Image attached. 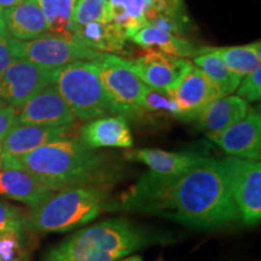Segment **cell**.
I'll list each match as a JSON object with an SVG mask.
<instances>
[{"label": "cell", "instance_id": "cell-1", "mask_svg": "<svg viewBox=\"0 0 261 261\" xmlns=\"http://www.w3.org/2000/svg\"><path fill=\"white\" fill-rule=\"evenodd\" d=\"M104 211L156 215L196 228H218L241 220L223 162L205 156L175 175L144 173L107 201Z\"/></svg>", "mask_w": 261, "mask_h": 261}, {"label": "cell", "instance_id": "cell-2", "mask_svg": "<svg viewBox=\"0 0 261 261\" xmlns=\"http://www.w3.org/2000/svg\"><path fill=\"white\" fill-rule=\"evenodd\" d=\"M2 167L25 169L52 191L106 187L108 178L104 156L70 138L48 143L17 158H2Z\"/></svg>", "mask_w": 261, "mask_h": 261}, {"label": "cell", "instance_id": "cell-3", "mask_svg": "<svg viewBox=\"0 0 261 261\" xmlns=\"http://www.w3.org/2000/svg\"><path fill=\"white\" fill-rule=\"evenodd\" d=\"M159 241L161 237L148 228L117 218L70 234L41 261H116Z\"/></svg>", "mask_w": 261, "mask_h": 261}, {"label": "cell", "instance_id": "cell-4", "mask_svg": "<svg viewBox=\"0 0 261 261\" xmlns=\"http://www.w3.org/2000/svg\"><path fill=\"white\" fill-rule=\"evenodd\" d=\"M106 187H80L55 191L46 201L25 213L32 232L61 233L85 225L104 211Z\"/></svg>", "mask_w": 261, "mask_h": 261}, {"label": "cell", "instance_id": "cell-5", "mask_svg": "<svg viewBox=\"0 0 261 261\" xmlns=\"http://www.w3.org/2000/svg\"><path fill=\"white\" fill-rule=\"evenodd\" d=\"M55 85L75 119L90 120L117 115L100 83L96 62H74L58 68Z\"/></svg>", "mask_w": 261, "mask_h": 261}, {"label": "cell", "instance_id": "cell-6", "mask_svg": "<svg viewBox=\"0 0 261 261\" xmlns=\"http://www.w3.org/2000/svg\"><path fill=\"white\" fill-rule=\"evenodd\" d=\"M94 62L103 89L117 115L125 116L126 119L138 116L146 85L133 73L128 61L116 55L103 54L99 60Z\"/></svg>", "mask_w": 261, "mask_h": 261}, {"label": "cell", "instance_id": "cell-7", "mask_svg": "<svg viewBox=\"0 0 261 261\" xmlns=\"http://www.w3.org/2000/svg\"><path fill=\"white\" fill-rule=\"evenodd\" d=\"M18 60H24L46 69H58L74 62H94L103 54L91 50L70 38L45 33L37 39L16 41Z\"/></svg>", "mask_w": 261, "mask_h": 261}, {"label": "cell", "instance_id": "cell-8", "mask_svg": "<svg viewBox=\"0 0 261 261\" xmlns=\"http://www.w3.org/2000/svg\"><path fill=\"white\" fill-rule=\"evenodd\" d=\"M228 188L241 220L246 225H256L261 219V166L234 156L221 160Z\"/></svg>", "mask_w": 261, "mask_h": 261}, {"label": "cell", "instance_id": "cell-9", "mask_svg": "<svg viewBox=\"0 0 261 261\" xmlns=\"http://www.w3.org/2000/svg\"><path fill=\"white\" fill-rule=\"evenodd\" d=\"M55 73L56 69L16 60L0 75V98L18 109L39 91L55 84Z\"/></svg>", "mask_w": 261, "mask_h": 261}, {"label": "cell", "instance_id": "cell-10", "mask_svg": "<svg viewBox=\"0 0 261 261\" xmlns=\"http://www.w3.org/2000/svg\"><path fill=\"white\" fill-rule=\"evenodd\" d=\"M130 69L150 89L172 93L192 64L185 58L173 57L156 50L145 48L135 60L128 61Z\"/></svg>", "mask_w": 261, "mask_h": 261}, {"label": "cell", "instance_id": "cell-11", "mask_svg": "<svg viewBox=\"0 0 261 261\" xmlns=\"http://www.w3.org/2000/svg\"><path fill=\"white\" fill-rule=\"evenodd\" d=\"M172 96L180 113V121L188 122L197 119L205 108L223 94L200 68L192 65L173 90Z\"/></svg>", "mask_w": 261, "mask_h": 261}, {"label": "cell", "instance_id": "cell-12", "mask_svg": "<svg viewBox=\"0 0 261 261\" xmlns=\"http://www.w3.org/2000/svg\"><path fill=\"white\" fill-rule=\"evenodd\" d=\"M19 109L16 123L61 127L73 126L75 122V116L55 84L39 91Z\"/></svg>", "mask_w": 261, "mask_h": 261}, {"label": "cell", "instance_id": "cell-13", "mask_svg": "<svg viewBox=\"0 0 261 261\" xmlns=\"http://www.w3.org/2000/svg\"><path fill=\"white\" fill-rule=\"evenodd\" d=\"M227 155L259 162L261 158V116L254 109L241 121L223 132L210 137Z\"/></svg>", "mask_w": 261, "mask_h": 261}, {"label": "cell", "instance_id": "cell-14", "mask_svg": "<svg viewBox=\"0 0 261 261\" xmlns=\"http://www.w3.org/2000/svg\"><path fill=\"white\" fill-rule=\"evenodd\" d=\"M71 126H40L15 123L0 143L2 158H17L48 143L68 138Z\"/></svg>", "mask_w": 261, "mask_h": 261}, {"label": "cell", "instance_id": "cell-15", "mask_svg": "<svg viewBox=\"0 0 261 261\" xmlns=\"http://www.w3.org/2000/svg\"><path fill=\"white\" fill-rule=\"evenodd\" d=\"M80 142L91 149H127L133 145L128 121L122 115H112L90 120L80 130Z\"/></svg>", "mask_w": 261, "mask_h": 261}, {"label": "cell", "instance_id": "cell-16", "mask_svg": "<svg viewBox=\"0 0 261 261\" xmlns=\"http://www.w3.org/2000/svg\"><path fill=\"white\" fill-rule=\"evenodd\" d=\"M46 184L21 168L0 167V195L37 207L54 194Z\"/></svg>", "mask_w": 261, "mask_h": 261}, {"label": "cell", "instance_id": "cell-17", "mask_svg": "<svg viewBox=\"0 0 261 261\" xmlns=\"http://www.w3.org/2000/svg\"><path fill=\"white\" fill-rule=\"evenodd\" d=\"M8 37L27 41L47 33V23L35 0H24L21 4L3 11Z\"/></svg>", "mask_w": 261, "mask_h": 261}, {"label": "cell", "instance_id": "cell-18", "mask_svg": "<svg viewBox=\"0 0 261 261\" xmlns=\"http://www.w3.org/2000/svg\"><path fill=\"white\" fill-rule=\"evenodd\" d=\"M249 112L248 102L238 96H224L214 100L197 117V126L210 138L243 119Z\"/></svg>", "mask_w": 261, "mask_h": 261}, {"label": "cell", "instance_id": "cell-19", "mask_svg": "<svg viewBox=\"0 0 261 261\" xmlns=\"http://www.w3.org/2000/svg\"><path fill=\"white\" fill-rule=\"evenodd\" d=\"M129 40L144 48H156L163 54L179 58L196 57L210 50L207 47L196 46L194 42L185 37L172 34L150 24L139 29Z\"/></svg>", "mask_w": 261, "mask_h": 261}, {"label": "cell", "instance_id": "cell-20", "mask_svg": "<svg viewBox=\"0 0 261 261\" xmlns=\"http://www.w3.org/2000/svg\"><path fill=\"white\" fill-rule=\"evenodd\" d=\"M125 159L142 162L158 175H175L187 171L201 158L194 152H172L161 149H136L126 151Z\"/></svg>", "mask_w": 261, "mask_h": 261}, {"label": "cell", "instance_id": "cell-21", "mask_svg": "<svg viewBox=\"0 0 261 261\" xmlns=\"http://www.w3.org/2000/svg\"><path fill=\"white\" fill-rule=\"evenodd\" d=\"M73 38L91 50L112 55L121 52L128 40L125 33L113 22H91L75 25Z\"/></svg>", "mask_w": 261, "mask_h": 261}, {"label": "cell", "instance_id": "cell-22", "mask_svg": "<svg viewBox=\"0 0 261 261\" xmlns=\"http://www.w3.org/2000/svg\"><path fill=\"white\" fill-rule=\"evenodd\" d=\"M47 23V33L74 39V10L77 0H35ZM75 40V39H74Z\"/></svg>", "mask_w": 261, "mask_h": 261}, {"label": "cell", "instance_id": "cell-23", "mask_svg": "<svg viewBox=\"0 0 261 261\" xmlns=\"http://www.w3.org/2000/svg\"><path fill=\"white\" fill-rule=\"evenodd\" d=\"M146 0H109L110 22L116 24L130 39L146 25Z\"/></svg>", "mask_w": 261, "mask_h": 261}, {"label": "cell", "instance_id": "cell-24", "mask_svg": "<svg viewBox=\"0 0 261 261\" xmlns=\"http://www.w3.org/2000/svg\"><path fill=\"white\" fill-rule=\"evenodd\" d=\"M194 63L219 87L223 97L230 96L231 93L236 92L238 85L242 79L228 69L227 65L215 54L213 48H210L208 51L196 56Z\"/></svg>", "mask_w": 261, "mask_h": 261}, {"label": "cell", "instance_id": "cell-25", "mask_svg": "<svg viewBox=\"0 0 261 261\" xmlns=\"http://www.w3.org/2000/svg\"><path fill=\"white\" fill-rule=\"evenodd\" d=\"M260 47L261 42L257 40L252 44L243 45V46L213 48V51L223 60L228 69L242 79L246 75L260 67Z\"/></svg>", "mask_w": 261, "mask_h": 261}, {"label": "cell", "instance_id": "cell-26", "mask_svg": "<svg viewBox=\"0 0 261 261\" xmlns=\"http://www.w3.org/2000/svg\"><path fill=\"white\" fill-rule=\"evenodd\" d=\"M27 225L11 227L0 233V261H27L31 253Z\"/></svg>", "mask_w": 261, "mask_h": 261}, {"label": "cell", "instance_id": "cell-27", "mask_svg": "<svg viewBox=\"0 0 261 261\" xmlns=\"http://www.w3.org/2000/svg\"><path fill=\"white\" fill-rule=\"evenodd\" d=\"M143 114H159V115H167L180 120V113L172 93L150 89L148 86L140 103L139 115Z\"/></svg>", "mask_w": 261, "mask_h": 261}, {"label": "cell", "instance_id": "cell-28", "mask_svg": "<svg viewBox=\"0 0 261 261\" xmlns=\"http://www.w3.org/2000/svg\"><path fill=\"white\" fill-rule=\"evenodd\" d=\"M73 21L74 25L91 22H110L109 0H77Z\"/></svg>", "mask_w": 261, "mask_h": 261}, {"label": "cell", "instance_id": "cell-29", "mask_svg": "<svg viewBox=\"0 0 261 261\" xmlns=\"http://www.w3.org/2000/svg\"><path fill=\"white\" fill-rule=\"evenodd\" d=\"M236 96L241 97L246 102H257L261 98V68H256L252 73L242 77L238 85Z\"/></svg>", "mask_w": 261, "mask_h": 261}, {"label": "cell", "instance_id": "cell-30", "mask_svg": "<svg viewBox=\"0 0 261 261\" xmlns=\"http://www.w3.org/2000/svg\"><path fill=\"white\" fill-rule=\"evenodd\" d=\"M25 223V213L15 205L0 202V233L11 227L23 226Z\"/></svg>", "mask_w": 261, "mask_h": 261}, {"label": "cell", "instance_id": "cell-31", "mask_svg": "<svg viewBox=\"0 0 261 261\" xmlns=\"http://www.w3.org/2000/svg\"><path fill=\"white\" fill-rule=\"evenodd\" d=\"M16 39L5 37L0 38V75L12 62L18 60L16 52Z\"/></svg>", "mask_w": 261, "mask_h": 261}, {"label": "cell", "instance_id": "cell-32", "mask_svg": "<svg viewBox=\"0 0 261 261\" xmlns=\"http://www.w3.org/2000/svg\"><path fill=\"white\" fill-rule=\"evenodd\" d=\"M16 116H17L16 108L9 106L0 98V143L8 135L9 130L14 127L16 123Z\"/></svg>", "mask_w": 261, "mask_h": 261}, {"label": "cell", "instance_id": "cell-33", "mask_svg": "<svg viewBox=\"0 0 261 261\" xmlns=\"http://www.w3.org/2000/svg\"><path fill=\"white\" fill-rule=\"evenodd\" d=\"M22 2L24 0H0V10H4L10 9V8H14V6L21 4Z\"/></svg>", "mask_w": 261, "mask_h": 261}, {"label": "cell", "instance_id": "cell-34", "mask_svg": "<svg viewBox=\"0 0 261 261\" xmlns=\"http://www.w3.org/2000/svg\"><path fill=\"white\" fill-rule=\"evenodd\" d=\"M5 37H8V33H6L4 17H3V10H0V38H5Z\"/></svg>", "mask_w": 261, "mask_h": 261}, {"label": "cell", "instance_id": "cell-35", "mask_svg": "<svg viewBox=\"0 0 261 261\" xmlns=\"http://www.w3.org/2000/svg\"><path fill=\"white\" fill-rule=\"evenodd\" d=\"M116 261H143V257L140 255H133V256L126 257V259H119Z\"/></svg>", "mask_w": 261, "mask_h": 261}]
</instances>
